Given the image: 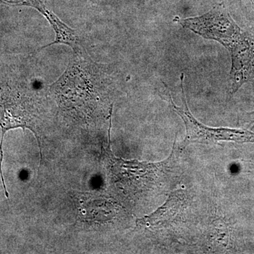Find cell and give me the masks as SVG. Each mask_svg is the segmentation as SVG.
Here are the masks:
<instances>
[{
  "label": "cell",
  "mask_w": 254,
  "mask_h": 254,
  "mask_svg": "<svg viewBox=\"0 0 254 254\" xmlns=\"http://www.w3.org/2000/svg\"><path fill=\"white\" fill-rule=\"evenodd\" d=\"M187 195L182 190L174 191L162 206L144 218L137 219L138 226L156 227L171 222L180 213L187 201Z\"/></svg>",
  "instance_id": "5"
},
{
  "label": "cell",
  "mask_w": 254,
  "mask_h": 254,
  "mask_svg": "<svg viewBox=\"0 0 254 254\" xmlns=\"http://www.w3.org/2000/svg\"><path fill=\"white\" fill-rule=\"evenodd\" d=\"M181 80V88L182 98L184 104L181 107L177 106L174 103L170 93H168L169 102L171 103L174 111L180 115L183 120L186 127V137L183 142L184 145L190 142H210L232 141L239 143H254V132L247 129L240 128H212L205 126L195 120L194 117L190 113L184 89V73L180 76Z\"/></svg>",
  "instance_id": "3"
},
{
  "label": "cell",
  "mask_w": 254,
  "mask_h": 254,
  "mask_svg": "<svg viewBox=\"0 0 254 254\" xmlns=\"http://www.w3.org/2000/svg\"><path fill=\"white\" fill-rule=\"evenodd\" d=\"M0 4L13 6H26L35 9L41 13L48 20L51 25L53 29L59 27L62 22L61 19L56 14L50 9L42 0H0Z\"/></svg>",
  "instance_id": "6"
},
{
  "label": "cell",
  "mask_w": 254,
  "mask_h": 254,
  "mask_svg": "<svg viewBox=\"0 0 254 254\" xmlns=\"http://www.w3.org/2000/svg\"><path fill=\"white\" fill-rule=\"evenodd\" d=\"M250 174H252V175H253L254 176V170H252V171L249 172Z\"/></svg>",
  "instance_id": "9"
},
{
  "label": "cell",
  "mask_w": 254,
  "mask_h": 254,
  "mask_svg": "<svg viewBox=\"0 0 254 254\" xmlns=\"http://www.w3.org/2000/svg\"><path fill=\"white\" fill-rule=\"evenodd\" d=\"M106 153L112 172L115 176L120 178L127 177L136 181L141 179H145L148 182H154L155 179H158L173 165L175 155H177V148L173 150L170 158L161 163H148L146 162H138V160L128 161L116 158L114 155L110 148V138L109 145Z\"/></svg>",
  "instance_id": "4"
},
{
  "label": "cell",
  "mask_w": 254,
  "mask_h": 254,
  "mask_svg": "<svg viewBox=\"0 0 254 254\" xmlns=\"http://www.w3.org/2000/svg\"><path fill=\"white\" fill-rule=\"evenodd\" d=\"M246 1L254 17V0H246Z\"/></svg>",
  "instance_id": "8"
},
{
  "label": "cell",
  "mask_w": 254,
  "mask_h": 254,
  "mask_svg": "<svg viewBox=\"0 0 254 254\" xmlns=\"http://www.w3.org/2000/svg\"><path fill=\"white\" fill-rule=\"evenodd\" d=\"M0 127L1 129L0 148H3L5 133L14 128H28L36 136L42 150L39 116L33 98L19 85L3 83L0 86Z\"/></svg>",
  "instance_id": "2"
},
{
  "label": "cell",
  "mask_w": 254,
  "mask_h": 254,
  "mask_svg": "<svg viewBox=\"0 0 254 254\" xmlns=\"http://www.w3.org/2000/svg\"><path fill=\"white\" fill-rule=\"evenodd\" d=\"M247 121L250 124H252L254 127V111L250 112L246 114Z\"/></svg>",
  "instance_id": "7"
},
{
  "label": "cell",
  "mask_w": 254,
  "mask_h": 254,
  "mask_svg": "<svg viewBox=\"0 0 254 254\" xmlns=\"http://www.w3.org/2000/svg\"><path fill=\"white\" fill-rule=\"evenodd\" d=\"M178 22L205 39L218 42L228 50L231 58L254 42V37L238 26L224 3L217 4L206 14L180 19Z\"/></svg>",
  "instance_id": "1"
}]
</instances>
